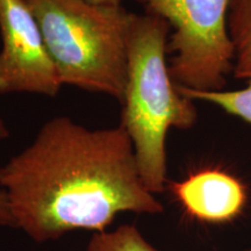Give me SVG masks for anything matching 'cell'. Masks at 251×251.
Instances as JSON below:
<instances>
[{
	"label": "cell",
	"mask_w": 251,
	"mask_h": 251,
	"mask_svg": "<svg viewBox=\"0 0 251 251\" xmlns=\"http://www.w3.org/2000/svg\"><path fill=\"white\" fill-rule=\"evenodd\" d=\"M13 227L36 243L71 231L106 230L121 213L164 211L141 178L133 143L121 125L90 129L56 117L33 142L0 166Z\"/></svg>",
	"instance_id": "1"
},
{
	"label": "cell",
	"mask_w": 251,
	"mask_h": 251,
	"mask_svg": "<svg viewBox=\"0 0 251 251\" xmlns=\"http://www.w3.org/2000/svg\"><path fill=\"white\" fill-rule=\"evenodd\" d=\"M170 33V25L164 19L130 13L128 76L120 125L133 143L141 178L155 196L165 190L169 130L190 129L198 120L193 100L179 92L169 71Z\"/></svg>",
	"instance_id": "2"
},
{
	"label": "cell",
	"mask_w": 251,
	"mask_h": 251,
	"mask_svg": "<svg viewBox=\"0 0 251 251\" xmlns=\"http://www.w3.org/2000/svg\"><path fill=\"white\" fill-rule=\"evenodd\" d=\"M63 85L122 102L128 76L131 12L84 0H26Z\"/></svg>",
	"instance_id": "3"
},
{
	"label": "cell",
	"mask_w": 251,
	"mask_h": 251,
	"mask_svg": "<svg viewBox=\"0 0 251 251\" xmlns=\"http://www.w3.org/2000/svg\"><path fill=\"white\" fill-rule=\"evenodd\" d=\"M146 13L170 25L169 71L176 85L222 91L234 71V47L228 31L230 0H135Z\"/></svg>",
	"instance_id": "4"
},
{
	"label": "cell",
	"mask_w": 251,
	"mask_h": 251,
	"mask_svg": "<svg viewBox=\"0 0 251 251\" xmlns=\"http://www.w3.org/2000/svg\"><path fill=\"white\" fill-rule=\"evenodd\" d=\"M0 94L55 97L63 86L26 0H0Z\"/></svg>",
	"instance_id": "5"
},
{
	"label": "cell",
	"mask_w": 251,
	"mask_h": 251,
	"mask_svg": "<svg viewBox=\"0 0 251 251\" xmlns=\"http://www.w3.org/2000/svg\"><path fill=\"white\" fill-rule=\"evenodd\" d=\"M172 193L191 218L225 224L237 218L247 203L244 185L218 169H205L171 185Z\"/></svg>",
	"instance_id": "6"
},
{
	"label": "cell",
	"mask_w": 251,
	"mask_h": 251,
	"mask_svg": "<svg viewBox=\"0 0 251 251\" xmlns=\"http://www.w3.org/2000/svg\"><path fill=\"white\" fill-rule=\"evenodd\" d=\"M228 31L234 47V71L238 79L251 74V0H230Z\"/></svg>",
	"instance_id": "7"
},
{
	"label": "cell",
	"mask_w": 251,
	"mask_h": 251,
	"mask_svg": "<svg viewBox=\"0 0 251 251\" xmlns=\"http://www.w3.org/2000/svg\"><path fill=\"white\" fill-rule=\"evenodd\" d=\"M86 251H159L134 225H121L113 230L91 235Z\"/></svg>",
	"instance_id": "8"
},
{
	"label": "cell",
	"mask_w": 251,
	"mask_h": 251,
	"mask_svg": "<svg viewBox=\"0 0 251 251\" xmlns=\"http://www.w3.org/2000/svg\"><path fill=\"white\" fill-rule=\"evenodd\" d=\"M246 89L236 91H196L178 86L179 92L191 100H202L224 109L230 115L251 125V74Z\"/></svg>",
	"instance_id": "9"
},
{
	"label": "cell",
	"mask_w": 251,
	"mask_h": 251,
	"mask_svg": "<svg viewBox=\"0 0 251 251\" xmlns=\"http://www.w3.org/2000/svg\"><path fill=\"white\" fill-rule=\"evenodd\" d=\"M6 135H7V129L4 121L0 119V137H5ZM0 227H13V220L9 212L7 198L1 187H0Z\"/></svg>",
	"instance_id": "10"
},
{
	"label": "cell",
	"mask_w": 251,
	"mask_h": 251,
	"mask_svg": "<svg viewBox=\"0 0 251 251\" xmlns=\"http://www.w3.org/2000/svg\"><path fill=\"white\" fill-rule=\"evenodd\" d=\"M84 1L91 2L96 5H106V6H120L121 0H84Z\"/></svg>",
	"instance_id": "11"
},
{
	"label": "cell",
	"mask_w": 251,
	"mask_h": 251,
	"mask_svg": "<svg viewBox=\"0 0 251 251\" xmlns=\"http://www.w3.org/2000/svg\"><path fill=\"white\" fill-rule=\"evenodd\" d=\"M246 251H251V248H249V249H247Z\"/></svg>",
	"instance_id": "12"
}]
</instances>
